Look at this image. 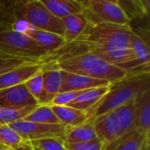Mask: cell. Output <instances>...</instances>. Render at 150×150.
I'll list each match as a JSON object with an SVG mask.
<instances>
[{
	"label": "cell",
	"instance_id": "cell-18",
	"mask_svg": "<svg viewBox=\"0 0 150 150\" xmlns=\"http://www.w3.org/2000/svg\"><path fill=\"white\" fill-rule=\"evenodd\" d=\"M98 138L93 127L92 120H88L84 123L70 128L63 137L64 142L66 143H76L84 142Z\"/></svg>",
	"mask_w": 150,
	"mask_h": 150
},
{
	"label": "cell",
	"instance_id": "cell-11",
	"mask_svg": "<svg viewBox=\"0 0 150 150\" xmlns=\"http://www.w3.org/2000/svg\"><path fill=\"white\" fill-rule=\"evenodd\" d=\"M43 76V89L39 105H50L54 98L59 93L62 83V73L60 69L47 68L45 65L42 70Z\"/></svg>",
	"mask_w": 150,
	"mask_h": 150
},
{
	"label": "cell",
	"instance_id": "cell-10",
	"mask_svg": "<svg viewBox=\"0 0 150 150\" xmlns=\"http://www.w3.org/2000/svg\"><path fill=\"white\" fill-rule=\"evenodd\" d=\"M61 73H62V83H61V88L59 92L86 91L89 89L113 83L109 81L98 80L82 75L69 73L67 71L61 70Z\"/></svg>",
	"mask_w": 150,
	"mask_h": 150
},
{
	"label": "cell",
	"instance_id": "cell-31",
	"mask_svg": "<svg viewBox=\"0 0 150 150\" xmlns=\"http://www.w3.org/2000/svg\"><path fill=\"white\" fill-rule=\"evenodd\" d=\"M26 62H29V61H25V60H20V59L0 56V75L12 69L15 67L20 66Z\"/></svg>",
	"mask_w": 150,
	"mask_h": 150
},
{
	"label": "cell",
	"instance_id": "cell-13",
	"mask_svg": "<svg viewBox=\"0 0 150 150\" xmlns=\"http://www.w3.org/2000/svg\"><path fill=\"white\" fill-rule=\"evenodd\" d=\"M25 35L33 39L40 47H42L49 54V55L66 46L65 40L62 36L50 32L37 29L33 26H32L27 31Z\"/></svg>",
	"mask_w": 150,
	"mask_h": 150
},
{
	"label": "cell",
	"instance_id": "cell-19",
	"mask_svg": "<svg viewBox=\"0 0 150 150\" xmlns=\"http://www.w3.org/2000/svg\"><path fill=\"white\" fill-rule=\"evenodd\" d=\"M115 112L118 115L120 125V138H119L120 139L135 130L134 101L119 107L118 109L115 110Z\"/></svg>",
	"mask_w": 150,
	"mask_h": 150
},
{
	"label": "cell",
	"instance_id": "cell-16",
	"mask_svg": "<svg viewBox=\"0 0 150 150\" xmlns=\"http://www.w3.org/2000/svg\"><path fill=\"white\" fill-rule=\"evenodd\" d=\"M50 106L54 113L57 117L60 124H62L68 129L76 127L89 120L86 112L72 108L70 106Z\"/></svg>",
	"mask_w": 150,
	"mask_h": 150
},
{
	"label": "cell",
	"instance_id": "cell-35",
	"mask_svg": "<svg viewBox=\"0 0 150 150\" xmlns=\"http://www.w3.org/2000/svg\"><path fill=\"white\" fill-rule=\"evenodd\" d=\"M5 150H11V149H5Z\"/></svg>",
	"mask_w": 150,
	"mask_h": 150
},
{
	"label": "cell",
	"instance_id": "cell-27",
	"mask_svg": "<svg viewBox=\"0 0 150 150\" xmlns=\"http://www.w3.org/2000/svg\"><path fill=\"white\" fill-rule=\"evenodd\" d=\"M28 142L34 150H68L63 138H47Z\"/></svg>",
	"mask_w": 150,
	"mask_h": 150
},
{
	"label": "cell",
	"instance_id": "cell-4",
	"mask_svg": "<svg viewBox=\"0 0 150 150\" xmlns=\"http://www.w3.org/2000/svg\"><path fill=\"white\" fill-rule=\"evenodd\" d=\"M17 19H24L37 29L64 35V27L60 18L54 16L40 0H17L15 4Z\"/></svg>",
	"mask_w": 150,
	"mask_h": 150
},
{
	"label": "cell",
	"instance_id": "cell-5",
	"mask_svg": "<svg viewBox=\"0 0 150 150\" xmlns=\"http://www.w3.org/2000/svg\"><path fill=\"white\" fill-rule=\"evenodd\" d=\"M83 13L88 21V25L109 23L120 25H130L127 18L118 0H85L82 1Z\"/></svg>",
	"mask_w": 150,
	"mask_h": 150
},
{
	"label": "cell",
	"instance_id": "cell-33",
	"mask_svg": "<svg viewBox=\"0 0 150 150\" xmlns=\"http://www.w3.org/2000/svg\"><path fill=\"white\" fill-rule=\"evenodd\" d=\"M140 150H149V139H147Z\"/></svg>",
	"mask_w": 150,
	"mask_h": 150
},
{
	"label": "cell",
	"instance_id": "cell-25",
	"mask_svg": "<svg viewBox=\"0 0 150 150\" xmlns=\"http://www.w3.org/2000/svg\"><path fill=\"white\" fill-rule=\"evenodd\" d=\"M37 106L38 105L24 108H0V126L10 125L16 121L22 120Z\"/></svg>",
	"mask_w": 150,
	"mask_h": 150
},
{
	"label": "cell",
	"instance_id": "cell-1",
	"mask_svg": "<svg viewBox=\"0 0 150 150\" xmlns=\"http://www.w3.org/2000/svg\"><path fill=\"white\" fill-rule=\"evenodd\" d=\"M45 65L47 68L111 83L120 81L131 76L124 69L105 62L94 54L87 52L49 56L45 61Z\"/></svg>",
	"mask_w": 150,
	"mask_h": 150
},
{
	"label": "cell",
	"instance_id": "cell-24",
	"mask_svg": "<svg viewBox=\"0 0 150 150\" xmlns=\"http://www.w3.org/2000/svg\"><path fill=\"white\" fill-rule=\"evenodd\" d=\"M17 0H0V31L12 30L17 20L15 4Z\"/></svg>",
	"mask_w": 150,
	"mask_h": 150
},
{
	"label": "cell",
	"instance_id": "cell-20",
	"mask_svg": "<svg viewBox=\"0 0 150 150\" xmlns=\"http://www.w3.org/2000/svg\"><path fill=\"white\" fill-rule=\"evenodd\" d=\"M118 4L130 19V22L134 18H143L149 15V0H118Z\"/></svg>",
	"mask_w": 150,
	"mask_h": 150
},
{
	"label": "cell",
	"instance_id": "cell-29",
	"mask_svg": "<svg viewBox=\"0 0 150 150\" xmlns=\"http://www.w3.org/2000/svg\"><path fill=\"white\" fill-rule=\"evenodd\" d=\"M65 147L68 150H105L106 145L101 142L98 138L94 140L84 142H76V143H66L64 142Z\"/></svg>",
	"mask_w": 150,
	"mask_h": 150
},
{
	"label": "cell",
	"instance_id": "cell-17",
	"mask_svg": "<svg viewBox=\"0 0 150 150\" xmlns=\"http://www.w3.org/2000/svg\"><path fill=\"white\" fill-rule=\"evenodd\" d=\"M64 27V35L66 45L73 42L87 27L88 21L83 13H77L69 15L61 19Z\"/></svg>",
	"mask_w": 150,
	"mask_h": 150
},
{
	"label": "cell",
	"instance_id": "cell-15",
	"mask_svg": "<svg viewBox=\"0 0 150 150\" xmlns=\"http://www.w3.org/2000/svg\"><path fill=\"white\" fill-rule=\"evenodd\" d=\"M42 4L56 18L62 19L83 11L82 1L77 0H40Z\"/></svg>",
	"mask_w": 150,
	"mask_h": 150
},
{
	"label": "cell",
	"instance_id": "cell-32",
	"mask_svg": "<svg viewBox=\"0 0 150 150\" xmlns=\"http://www.w3.org/2000/svg\"><path fill=\"white\" fill-rule=\"evenodd\" d=\"M14 150H34L28 142H23L17 149Z\"/></svg>",
	"mask_w": 150,
	"mask_h": 150
},
{
	"label": "cell",
	"instance_id": "cell-14",
	"mask_svg": "<svg viewBox=\"0 0 150 150\" xmlns=\"http://www.w3.org/2000/svg\"><path fill=\"white\" fill-rule=\"evenodd\" d=\"M112 84V83L86 90L67 106L88 112L110 90Z\"/></svg>",
	"mask_w": 150,
	"mask_h": 150
},
{
	"label": "cell",
	"instance_id": "cell-8",
	"mask_svg": "<svg viewBox=\"0 0 150 150\" xmlns=\"http://www.w3.org/2000/svg\"><path fill=\"white\" fill-rule=\"evenodd\" d=\"M45 62H26L0 75V90L25 83L29 78L42 71Z\"/></svg>",
	"mask_w": 150,
	"mask_h": 150
},
{
	"label": "cell",
	"instance_id": "cell-26",
	"mask_svg": "<svg viewBox=\"0 0 150 150\" xmlns=\"http://www.w3.org/2000/svg\"><path fill=\"white\" fill-rule=\"evenodd\" d=\"M23 142L20 135L9 125L0 126V146L5 149L14 150Z\"/></svg>",
	"mask_w": 150,
	"mask_h": 150
},
{
	"label": "cell",
	"instance_id": "cell-23",
	"mask_svg": "<svg viewBox=\"0 0 150 150\" xmlns=\"http://www.w3.org/2000/svg\"><path fill=\"white\" fill-rule=\"evenodd\" d=\"M22 120L40 124H60L51 106L47 105H39Z\"/></svg>",
	"mask_w": 150,
	"mask_h": 150
},
{
	"label": "cell",
	"instance_id": "cell-12",
	"mask_svg": "<svg viewBox=\"0 0 150 150\" xmlns=\"http://www.w3.org/2000/svg\"><path fill=\"white\" fill-rule=\"evenodd\" d=\"M135 130L146 137L150 134V90L146 91L134 100Z\"/></svg>",
	"mask_w": 150,
	"mask_h": 150
},
{
	"label": "cell",
	"instance_id": "cell-28",
	"mask_svg": "<svg viewBox=\"0 0 150 150\" xmlns=\"http://www.w3.org/2000/svg\"><path fill=\"white\" fill-rule=\"evenodd\" d=\"M25 88L27 89L28 92L33 96V98L38 102L40 98L42 89H43V76L42 71L39 72L38 74L34 75L31 78H29L25 83Z\"/></svg>",
	"mask_w": 150,
	"mask_h": 150
},
{
	"label": "cell",
	"instance_id": "cell-22",
	"mask_svg": "<svg viewBox=\"0 0 150 150\" xmlns=\"http://www.w3.org/2000/svg\"><path fill=\"white\" fill-rule=\"evenodd\" d=\"M149 40V39L138 35L134 32L131 35V40H130V48L134 51L141 64L147 68H150Z\"/></svg>",
	"mask_w": 150,
	"mask_h": 150
},
{
	"label": "cell",
	"instance_id": "cell-2",
	"mask_svg": "<svg viewBox=\"0 0 150 150\" xmlns=\"http://www.w3.org/2000/svg\"><path fill=\"white\" fill-rule=\"evenodd\" d=\"M150 90V73L131 75L115 82L103 98L88 112L89 120L115 111L119 107L134 101L146 91Z\"/></svg>",
	"mask_w": 150,
	"mask_h": 150
},
{
	"label": "cell",
	"instance_id": "cell-6",
	"mask_svg": "<svg viewBox=\"0 0 150 150\" xmlns=\"http://www.w3.org/2000/svg\"><path fill=\"white\" fill-rule=\"evenodd\" d=\"M25 142H33L47 138H63L68 128L62 124H40L18 120L9 125Z\"/></svg>",
	"mask_w": 150,
	"mask_h": 150
},
{
	"label": "cell",
	"instance_id": "cell-9",
	"mask_svg": "<svg viewBox=\"0 0 150 150\" xmlns=\"http://www.w3.org/2000/svg\"><path fill=\"white\" fill-rule=\"evenodd\" d=\"M39 105L25 84L0 90V108H24Z\"/></svg>",
	"mask_w": 150,
	"mask_h": 150
},
{
	"label": "cell",
	"instance_id": "cell-21",
	"mask_svg": "<svg viewBox=\"0 0 150 150\" xmlns=\"http://www.w3.org/2000/svg\"><path fill=\"white\" fill-rule=\"evenodd\" d=\"M147 139L149 137H146L139 131L134 130L107 146L105 150H140Z\"/></svg>",
	"mask_w": 150,
	"mask_h": 150
},
{
	"label": "cell",
	"instance_id": "cell-30",
	"mask_svg": "<svg viewBox=\"0 0 150 150\" xmlns=\"http://www.w3.org/2000/svg\"><path fill=\"white\" fill-rule=\"evenodd\" d=\"M84 91H67V92H59L52 100L50 105L57 106H67L71 102H73L79 95H81Z\"/></svg>",
	"mask_w": 150,
	"mask_h": 150
},
{
	"label": "cell",
	"instance_id": "cell-7",
	"mask_svg": "<svg viewBox=\"0 0 150 150\" xmlns=\"http://www.w3.org/2000/svg\"><path fill=\"white\" fill-rule=\"evenodd\" d=\"M92 122L97 137L106 147L120 138V125L115 111L102 114L92 120Z\"/></svg>",
	"mask_w": 150,
	"mask_h": 150
},
{
	"label": "cell",
	"instance_id": "cell-34",
	"mask_svg": "<svg viewBox=\"0 0 150 150\" xmlns=\"http://www.w3.org/2000/svg\"><path fill=\"white\" fill-rule=\"evenodd\" d=\"M0 150H5V149H4L3 147H1V146H0Z\"/></svg>",
	"mask_w": 150,
	"mask_h": 150
},
{
	"label": "cell",
	"instance_id": "cell-3",
	"mask_svg": "<svg viewBox=\"0 0 150 150\" xmlns=\"http://www.w3.org/2000/svg\"><path fill=\"white\" fill-rule=\"evenodd\" d=\"M0 56L45 62L49 54L33 39L14 30L0 31Z\"/></svg>",
	"mask_w": 150,
	"mask_h": 150
}]
</instances>
